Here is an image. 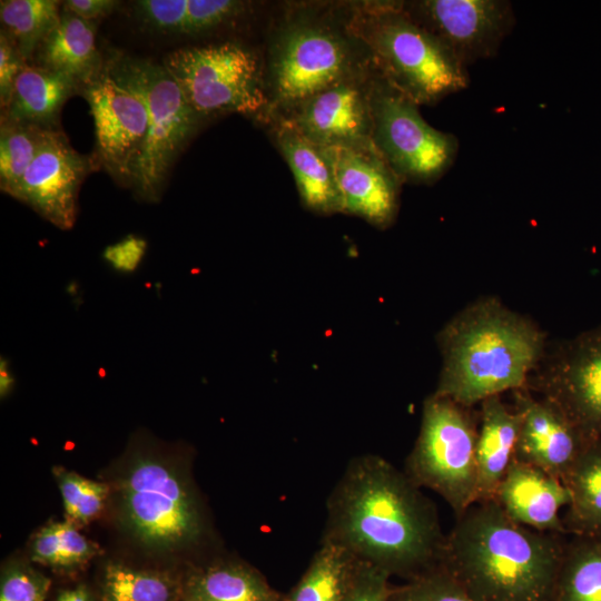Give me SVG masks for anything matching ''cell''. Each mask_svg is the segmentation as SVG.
Masks as SVG:
<instances>
[{
    "instance_id": "obj_37",
    "label": "cell",
    "mask_w": 601,
    "mask_h": 601,
    "mask_svg": "<svg viewBox=\"0 0 601 601\" xmlns=\"http://www.w3.org/2000/svg\"><path fill=\"white\" fill-rule=\"evenodd\" d=\"M28 63L21 56L18 47L11 38L1 30L0 32V102L1 109H6L10 102L14 81Z\"/></svg>"
},
{
    "instance_id": "obj_5",
    "label": "cell",
    "mask_w": 601,
    "mask_h": 601,
    "mask_svg": "<svg viewBox=\"0 0 601 601\" xmlns=\"http://www.w3.org/2000/svg\"><path fill=\"white\" fill-rule=\"evenodd\" d=\"M105 69L146 105L148 130L128 184L138 197L157 201L175 159L195 134L201 118L189 106L164 65L117 53L105 63Z\"/></svg>"
},
{
    "instance_id": "obj_33",
    "label": "cell",
    "mask_w": 601,
    "mask_h": 601,
    "mask_svg": "<svg viewBox=\"0 0 601 601\" xmlns=\"http://www.w3.org/2000/svg\"><path fill=\"white\" fill-rule=\"evenodd\" d=\"M188 0H140L134 4L138 19L164 33H185Z\"/></svg>"
},
{
    "instance_id": "obj_32",
    "label": "cell",
    "mask_w": 601,
    "mask_h": 601,
    "mask_svg": "<svg viewBox=\"0 0 601 601\" xmlns=\"http://www.w3.org/2000/svg\"><path fill=\"white\" fill-rule=\"evenodd\" d=\"M388 601H474L460 583L439 565L390 589Z\"/></svg>"
},
{
    "instance_id": "obj_41",
    "label": "cell",
    "mask_w": 601,
    "mask_h": 601,
    "mask_svg": "<svg viewBox=\"0 0 601 601\" xmlns=\"http://www.w3.org/2000/svg\"><path fill=\"white\" fill-rule=\"evenodd\" d=\"M55 601H92L85 587H78L61 592Z\"/></svg>"
},
{
    "instance_id": "obj_16",
    "label": "cell",
    "mask_w": 601,
    "mask_h": 601,
    "mask_svg": "<svg viewBox=\"0 0 601 601\" xmlns=\"http://www.w3.org/2000/svg\"><path fill=\"white\" fill-rule=\"evenodd\" d=\"M512 394L513 407L521 415L514 461L534 465L562 481L592 440L554 403L534 396L528 387Z\"/></svg>"
},
{
    "instance_id": "obj_19",
    "label": "cell",
    "mask_w": 601,
    "mask_h": 601,
    "mask_svg": "<svg viewBox=\"0 0 601 601\" xmlns=\"http://www.w3.org/2000/svg\"><path fill=\"white\" fill-rule=\"evenodd\" d=\"M520 425V413L506 405L501 395L489 397L480 404L477 502L494 500L497 486L514 460Z\"/></svg>"
},
{
    "instance_id": "obj_23",
    "label": "cell",
    "mask_w": 601,
    "mask_h": 601,
    "mask_svg": "<svg viewBox=\"0 0 601 601\" xmlns=\"http://www.w3.org/2000/svg\"><path fill=\"white\" fill-rule=\"evenodd\" d=\"M562 482L570 494L563 518L566 534L601 538V437L584 447Z\"/></svg>"
},
{
    "instance_id": "obj_20",
    "label": "cell",
    "mask_w": 601,
    "mask_h": 601,
    "mask_svg": "<svg viewBox=\"0 0 601 601\" xmlns=\"http://www.w3.org/2000/svg\"><path fill=\"white\" fill-rule=\"evenodd\" d=\"M36 65L63 73L82 88L104 70L96 46V23L67 10L57 27L45 38L35 56Z\"/></svg>"
},
{
    "instance_id": "obj_30",
    "label": "cell",
    "mask_w": 601,
    "mask_h": 601,
    "mask_svg": "<svg viewBox=\"0 0 601 601\" xmlns=\"http://www.w3.org/2000/svg\"><path fill=\"white\" fill-rule=\"evenodd\" d=\"M97 552V546L69 520L45 526L32 542V559L51 566L78 565Z\"/></svg>"
},
{
    "instance_id": "obj_38",
    "label": "cell",
    "mask_w": 601,
    "mask_h": 601,
    "mask_svg": "<svg viewBox=\"0 0 601 601\" xmlns=\"http://www.w3.org/2000/svg\"><path fill=\"white\" fill-rule=\"evenodd\" d=\"M147 249V242L135 235L109 245L102 253L104 259L120 273H132L140 265Z\"/></svg>"
},
{
    "instance_id": "obj_36",
    "label": "cell",
    "mask_w": 601,
    "mask_h": 601,
    "mask_svg": "<svg viewBox=\"0 0 601 601\" xmlns=\"http://www.w3.org/2000/svg\"><path fill=\"white\" fill-rule=\"evenodd\" d=\"M390 578L386 572L359 561L346 601H388Z\"/></svg>"
},
{
    "instance_id": "obj_8",
    "label": "cell",
    "mask_w": 601,
    "mask_h": 601,
    "mask_svg": "<svg viewBox=\"0 0 601 601\" xmlns=\"http://www.w3.org/2000/svg\"><path fill=\"white\" fill-rule=\"evenodd\" d=\"M162 65L200 118L226 111L254 114L266 104L257 58L237 42L180 48Z\"/></svg>"
},
{
    "instance_id": "obj_6",
    "label": "cell",
    "mask_w": 601,
    "mask_h": 601,
    "mask_svg": "<svg viewBox=\"0 0 601 601\" xmlns=\"http://www.w3.org/2000/svg\"><path fill=\"white\" fill-rule=\"evenodd\" d=\"M479 413L432 394L423 404L421 427L404 472L421 489L439 494L455 518L477 502Z\"/></svg>"
},
{
    "instance_id": "obj_34",
    "label": "cell",
    "mask_w": 601,
    "mask_h": 601,
    "mask_svg": "<svg viewBox=\"0 0 601 601\" xmlns=\"http://www.w3.org/2000/svg\"><path fill=\"white\" fill-rule=\"evenodd\" d=\"M50 580L24 565L6 570L1 579L0 601H46Z\"/></svg>"
},
{
    "instance_id": "obj_40",
    "label": "cell",
    "mask_w": 601,
    "mask_h": 601,
    "mask_svg": "<svg viewBox=\"0 0 601 601\" xmlns=\"http://www.w3.org/2000/svg\"><path fill=\"white\" fill-rule=\"evenodd\" d=\"M14 378L7 359L1 358L0 363V394L6 396L12 388Z\"/></svg>"
},
{
    "instance_id": "obj_14",
    "label": "cell",
    "mask_w": 601,
    "mask_h": 601,
    "mask_svg": "<svg viewBox=\"0 0 601 601\" xmlns=\"http://www.w3.org/2000/svg\"><path fill=\"white\" fill-rule=\"evenodd\" d=\"M82 93L93 117L97 151L102 165L128 183L148 130L144 100L117 82L105 66L97 79L82 87Z\"/></svg>"
},
{
    "instance_id": "obj_24",
    "label": "cell",
    "mask_w": 601,
    "mask_h": 601,
    "mask_svg": "<svg viewBox=\"0 0 601 601\" xmlns=\"http://www.w3.org/2000/svg\"><path fill=\"white\" fill-rule=\"evenodd\" d=\"M277 140L307 207L323 213L339 210L335 183L321 149L287 124L279 129Z\"/></svg>"
},
{
    "instance_id": "obj_29",
    "label": "cell",
    "mask_w": 601,
    "mask_h": 601,
    "mask_svg": "<svg viewBox=\"0 0 601 601\" xmlns=\"http://www.w3.org/2000/svg\"><path fill=\"white\" fill-rule=\"evenodd\" d=\"M42 129L38 126L1 118L0 187L11 195L33 160Z\"/></svg>"
},
{
    "instance_id": "obj_12",
    "label": "cell",
    "mask_w": 601,
    "mask_h": 601,
    "mask_svg": "<svg viewBox=\"0 0 601 601\" xmlns=\"http://www.w3.org/2000/svg\"><path fill=\"white\" fill-rule=\"evenodd\" d=\"M402 7L465 67L495 56L515 24L505 0H425Z\"/></svg>"
},
{
    "instance_id": "obj_7",
    "label": "cell",
    "mask_w": 601,
    "mask_h": 601,
    "mask_svg": "<svg viewBox=\"0 0 601 601\" xmlns=\"http://www.w3.org/2000/svg\"><path fill=\"white\" fill-rule=\"evenodd\" d=\"M121 512L130 531L146 545H191L204 531L194 491L180 470L162 459H134L119 485Z\"/></svg>"
},
{
    "instance_id": "obj_4",
    "label": "cell",
    "mask_w": 601,
    "mask_h": 601,
    "mask_svg": "<svg viewBox=\"0 0 601 601\" xmlns=\"http://www.w3.org/2000/svg\"><path fill=\"white\" fill-rule=\"evenodd\" d=\"M383 79L420 104H435L469 86L466 67L402 4H381L361 28Z\"/></svg>"
},
{
    "instance_id": "obj_28",
    "label": "cell",
    "mask_w": 601,
    "mask_h": 601,
    "mask_svg": "<svg viewBox=\"0 0 601 601\" xmlns=\"http://www.w3.org/2000/svg\"><path fill=\"white\" fill-rule=\"evenodd\" d=\"M181 584L165 572L106 566L101 601H179Z\"/></svg>"
},
{
    "instance_id": "obj_22",
    "label": "cell",
    "mask_w": 601,
    "mask_h": 601,
    "mask_svg": "<svg viewBox=\"0 0 601 601\" xmlns=\"http://www.w3.org/2000/svg\"><path fill=\"white\" fill-rule=\"evenodd\" d=\"M179 601H284V595L255 568L239 561H218L189 573Z\"/></svg>"
},
{
    "instance_id": "obj_26",
    "label": "cell",
    "mask_w": 601,
    "mask_h": 601,
    "mask_svg": "<svg viewBox=\"0 0 601 601\" xmlns=\"http://www.w3.org/2000/svg\"><path fill=\"white\" fill-rule=\"evenodd\" d=\"M551 601H601V538L566 542Z\"/></svg>"
},
{
    "instance_id": "obj_2",
    "label": "cell",
    "mask_w": 601,
    "mask_h": 601,
    "mask_svg": "<svg viewBox=\"0 0 601 601\" xmlns=\"http://www.w3.org/2000/svg\"><path fill=\"white\" fill-rule=\"evenodd\" d=\"M473 504L446 534L441 565L474 601H551L566 542Z\"/></svg>"
},
{
    "instance_id": "obj_1",
    "label": "cell",
    "mask_w": 601,
    "mask_h": 601,
    "mask_svg": "<svg viewBox=\"0 0 601 601\" xmlns=\"http://www.w3.org/2000/svg\"><path fill=\"white\" fill-rule=\"evenodd\" d=\"M445 538L422 489L384 457L364 454L328 495L321 541L407 581L441 565Z\"/></svg>"
},
{
    "instance_id": "obj_21",
    "label": "cell",
    "mask_w": 601,
    "mask_h": 601,
    "mask_svg": "<svg viewBox=\"0 0 601 601\" xmlns=\"http://www.w3.org/2000/svg\"><path fill=\"white\" fill-rule=\"evenodd\" d=\"M79 87L63 73L26 63L1 118L40 128H57L63 104Z\"/></svg>"
},
{
    "instance_id": "obj_10",
    "label": "cell",
    "mask_w": 601,
    "mask_h": 601,
    "mask_svg": "<svg viewBox=\"0 0 601 601\" xmlns=\"http://www.w3.org/2000/svg\"><path fill=\"white\" fill-rule=\"evenodd\" d=\"M528 388L554 403L589 440L601 437V326L546 351Z\"/></svg>"
},
{
    "instance_id": "obj_15",
    "label": "cell",
    "mask_w": 601,
    "mask_h": 601,
    "mask_svg": "<svg viewBox=\"0 0 601 601\" xmlns=\"http://www.w3.org/2000/svg\"><path fill=\"white\" fill-rule=\"evenodd\" d=\"M338 195L339 210L386 226L395 217L401 178L372 146L318 147Z\"/></svg>"
},
{
    "instance_id": "obj_13",
    "label": "cell",
    "mask_w": 601,
    "mask_h": 601,
    "mask_svg": "<svg viewBox=\"0 0 601 601\" xmlns=\"http://www.w3.org/2000/svg\"><path fill=\"white\" fill-rule=\"evenodd\" d=\"M89 167V160L71 147L62 131L43 128L36 156L10 196L56 227L70 229Z\"/></svg>"
},
{
    "instance_id": "obj_18",
    "label": "cell",
    "mask_w": 601,
    "mask_h": 601,
    "mask_svg": "<svg viewBox=\"0 0 601 601\" xmlns=\"http://www.w3.org/2000/svg\"><path fill=\"white\" fill-rule=\"evenodd\" d=\"M494 501L520 525L566 534L560 511L570 503L569 491L560 479L534 465L513 460L497 486Z\"/></svg>"
},
{
    "instance_id": "obj_3",
    "label": "cell",
    "mask_w": 601,
    "mask_h": 601,
    "mask_svg": "<svg viewBox=\"0 0 601 601\" xmlns=\"http://www.w3.org/2000/svg\"><path fill=\"white\" fill-rule=\"evenodd\" d=\"M437 342L442 368L434 394L466 407L528 387L546 352L542 328L491 296L461 309Z\"/></svg>"
},
{
    "instance_id": "obj_39",
    "label": "cell",
    "mask_w": 601,
    "mask_h": 601,
    "mask_svg": "<svg viewBox=\"0 0 601 601\" xmlns=\"http://www.w3.org/2000/svg\"><path fill=\"white\" fill-rule=\"evenodd\" d=\"M118 6L119 1L115 0H68L63 2L65 10L89 21H96L110 14Z\"/></svg>"
},
{
    "instance_id": "obj_11",
    "label": "cell",
    "mask_w": 601,
    "mask_h": 601,
    "mask_svg": "<svg viewBox=\"0 0 601 601\" xmlns=\"http://www.w3.org/2000/svg\"><path fill=\"white\" fill-rule=\"evenodd\" d=\"M353 60L346 42L318 26L289 29L274 60V88L279 101L300 106L306 100L352 79Z\"/></svg>"
},
{
    "instance_id": "obj_25",
    "label": "cell",
    "mask_w": 601,
    "mask_h": 601,
    "mask_svg": "<svg viewBox=\"0 0 601 601\" xmlns=\"http://www.w3.org/2000/svg\"><path fill=\"white\" fill-rule=\"evenodd\" d=\"M359 561L341 546L321 541L298 582L284 601H346Z\"/></svg>"
},
{
    "instance_id": "obj_31",
    "label": "cell",
    "mask_w": 601,
    "mask_h": 601,
    "mask_svg": "<svg viewBox=\"0 0 601 601\" xmlns=\"http://www.w3.org/2000/svg\"><path fill=\"white\" fill-rule=\"evenodd\" d=\"M53 473L69 521L86 523L100 513L109 491L107 484L60 467L55 469Z\"/></svg>"
},
{
    "instance_id": "obj_35",
    "label": "cell",
    "mask_w": 601,
    "mask_h": 601,
    "mask_svg": "<svg viewBox=\"0 0 601 601\" xmlns=\"http://www.w3.org/2000/svg\"><path fill=\"white\" fill-rule=\"evenodd\" d=\"M245 3L235 0H188L185 33H199L237 17Z\"/></svg>"
},
{
    "instance_id": "obj_17",
    "label": "cell",
    "mask_w": 601,
    "mask_h": 601,
    "mask_svg": "<svg viewBox=\"0 0 601 601\" xmlns=\"http://www.w3.org/2000/svg\"><path fill=\"white\" fill-rule=\"evenodd\" d=\"M287 125L317 147L372 146V91L348 79L303 102Z\"/></svg>"
},
{
    "instance_id": "obj_9",
    "label": "cell",
    "mask_w": 601,
    "mask_h": 601,
    "mask_svg": "<svg viewBox=\"0 0 601 601\" xmlns=\"http://www.w3.org/2000/svg\"><path fill=\"white\" fill-rule=\"evenodd\" d=\"M373 142L401 180L433 183L453 165L459 141L431 127L386 80L372 90Z\"/></svg>"
},
{
    "instance_id": "obj_27",
    "label": "cell",
    "mask_w": 601,
    "mask_h": 601,
    "mask_svg": "<svg viewBox=\"0 0 601 601\" xmlns=\"http://www.w3.org/2000/svg\"><path fill=\"white\" fill-rule=\"evenodd\" d=\"M61 12L56 0H2V29L28 62L45 38L57 27Z\"/></svg>"
}]
</instances>
